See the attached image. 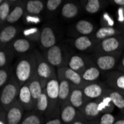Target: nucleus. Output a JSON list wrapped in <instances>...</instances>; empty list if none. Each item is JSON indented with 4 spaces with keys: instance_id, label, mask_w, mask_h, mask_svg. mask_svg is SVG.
<instances>
[{
    "instance_id": "47",
    "label": "nucleus",
    "mask_w": 124,
    "mask_h": 124,
    "mask_svg": "<svg viewBox=\"0 0 124 124\" xmlns=\"http://www.w3.org/2000/svg\"><path fill=\"white\" fill-rule=\"evenodd\" d=\"M122 113H123V115H124V111H123V112H122Z\"/></svg>"
},
{
    "instance_id": "22",
    "label": "nucleus",
    "mask_w": 124,
    "mask_h": 124,
    "mask_svg": "<svg viewBox=\"0 0 124 124\" xmlns=\"http://www.w3.org/2000/svg\"><path fill=\"white\" fill-rule=\"evenodd\" d=\"M31 48V42L24 38L17 39L14 41L12 43V49L15 54H20V55H25L28 53Z\"/></svg>"
},
{
    "instance_id": "41",
    "label": "nucleus",
    "mask_w": 124,
    "mask_h": 124,
    "mask_svg": "<svg viewBox=\"0 0 124 124\" xmlns=\"http://www.w3.org/2000/svg\"><path fill=\"white\" fill-rule=\"evenodd\" d=\"M1 117H0V124H8L6 119V111L5 109L1 108Z\"/></svg>"
},
{
    "instance_id": "35",
    "label": "nucleus",
    "mask_w": 124,
    "mask_h": 124,
    "mask_svg": "<svg viewBox=\"0 0 124 124\" xmlns=\"http://www.w3.org/2000/svg\"><path fill=\"white\" fill-rule=\"evenodd\" d=\"M20 124H42V119L37 114H31L24 117Z\"/></svg>"
},
{
    "instance_id": "17",
    "label": "nucleus",
    "mask_w": 124,
    "mask_h": 124,
    "mask_svg": "<svg viewBox=\"0 0 124 124\" xmlns=\"http://www.w3.org/2000/svg\"><path fill=\"white\" fill-rule=\"evenodd\" d=\"M39 41L42 47L46 50L55 46L57 39L51 28L45 27L42 28L39 35Z\"/></svg>"
},
{
    "instance_id": "34",
    "label": "nucleus",
    "mask_w": 124,
    "mask_h": 124,
    "mask_svg": "<svg viewBox=\"0 0 124 124\" xmlns=\"http://www.w3.org/2000/svg\"><path fill=\"white\" fill-rule=\"evenodd\" d=\"M100 8V0H88L85 9L88 14H94L98 12Z\"/></svg>"
},
{
    "instance_id": "42",
    "label": "nucleus",
    "mask_w": 124,
    "mask_h": 124,
    "mask_svg": "<svg viewBox=\"0 0 124 124\" xmlns=\"http://www.w3.org/2000/svg\"><path fill=\"white\" fill-rule=\"evenodd\" d=\"M114 2L121 7H124V0H113Z\"/></svg>"
},
{
    "instance_id": "16",
    "label": "nucleus",
    "mask_w": 124,
    "mask_h": 124,
    "mask_svg": "<svg viewBox=\"0 0 124 124\" xmlns=\"http://www.w3.org/2000/svg\"><path fill=\"white\" fill-rule=\"evenodd\" d=\"M81 113L71 104L68 103L60 106V117L63 124H71L78 119V114Z\"/></svg>"
},
{
    "instance_id": "21",
    "label": "nucleus",
    "mask_w": 124,
    "mask_h": 124,
    "mask_svg": "<svg viewBox=\"0 0 124 124\" xmlns=\"http://www.w3.org/2000/svg\"><path fill=\"white\" fill-rule=\"evenodd\" d=\"M28 87L31 91V95L35 101L38 99V97L40 96V94L43 92V86L42 85V83L38 77L37 73L33 75V77L31 79V80L28 82Z\"/></svg>"
},
{
    "instance_id": "24",
    "label": "nucleus",
    "mask_w": 124,
    "mask_h": 124,
    "mask_svg": "<svg viewBox=\"0 0 124 124\" xmlns=\"http://www.w3.org/2000/svg\"><path fill=\"white\" fill-rule=\"evenodd\" d=\"M120 34V32L115 28L112 26H104L102 28H100L97 31V32L95 33V37L97 39L101 41L108 37H115Z\"/></svg>"
},
{
    "instance_id": "31",
    "label": "nucleus",
    "mask_w": 124,
    "mask_h": 124,
    "mask_svg": "<svg viewBox=\"0 0 124 124\" xmlns=\"http://www.w3.org/2000/svg\"><path fill=\"white\" fill-rule=\"evenodd\" d=\"M13 74L14 71L10 66L0 68V86H1V88L9 82Z\"/></svg>"
},
{
    "instance_id": "12",
    "label": "nucleus",
    "mask_w": 124,
    "mask_h": 124,
    "mask_svg": "<svg viewBox=\"0 0 124 124\" xmlns=\"http://www.w3.org/2000/svg\"><path fill=\"white\" fill-rule=\"evenodd\" d=\"M106 83L112 89L124 92V73L118 70L107 73Z\"/></svg>"
},
{
    "instance_id": "45",
    "label": "nucleus",
    "mask_w": 124,
    "mask_h": 124,
    "mask_svg": "<svg viewBox=\"0 0 124 124\" xmlns=\"http://www.w3.org/2000/svg\"><path fill=\"white\" fill-rule=\"evenodd\" d=\"M8 1H10V2H15V1H16V0H8Z\"/></svg>"
},
{
    "instance_id": "28",
    "label": "nucleus",
    "mask_w": 124,
    "mask_h": 124,
    "mask_svg": "<svg viewBox=\"0 0 124 124\" xmlns=\"http://www.w3.org/2000/svg\"><path fill=\"white\" fill-rule=\"evenodd\" d=\"M76 30L80 33L82 36H88L93 32L94 25L92 22L87 20H80L76 24Z\"/></svg>"
},
{
    "instance_id": "2",
    "label": "nucleus",
    "mask_w": 124,
    "mask_h": 124,
    "mask_svg": "<svg viewBox=\"0 0 124 124\" xmlns=\"http://www.w3.org/2000/svg\"><path fill=\"white\" fill-rule=\"evenodd\" d=\"M123 52L105 54V53H94L90 56V59L93 63L102 71L108 73L117 69V67Z\"/></svg>"
},
{
    "instance_id": "29",
    "label": "nucleus",
    "mask_w": 124,
    "mask_h": 124,
    "mask_svg": "<svg viewBox=\"0 0 124 124\" xmlns=\"http://www.w3.org/2000/svg\"><path fill=\"white\" fill-rule=\"evenodd\" d=\"M26 10L30 14H39L43 8V2L40 0H29L26 3Z\"/></svg>"
},
{
    "instance_id": "23",
    "label": "nucleus",
    "mask_w": 124,
    "mask_h": 124,
    "mask_svg": "<svg viewBox=\"0 0 124 124\" xmlns=\"http://www.w3.org/2000/svg\"><path fill=\"white\" fill-rule=\"evenodd\" d=\"M94 46V42L88 36L79 37L74 41V47L79 51H88Z\"/></svg>"
},
{
    "instance_id": "32",
    "label": "nucleus",
    "mask_w": 124,
    "mask_h": 124,
    "mask_svg": "<svg viewBox=\"0 0 124 124\" xmlns=\"http://www.w3.org/2000/svg\"><path fill=\"white\" fill-rule=\"evenodd\" d=\"M12 51H8L6 49H1L0 51V68L10 66L14 58Z\"/></svg>"
},
{
    "instance_id": "38",
    "label": "nucleus",
    "mask_w": 124,
    "mask_h": 124,
    "mask_svg": "<svg viewBox=\"0 0 124 124\" xmlns=\"http://www.w3.org/2000/svg\"><path fill=\"white\" fill-rule=\"evenodd\" d=\"M62 0H48L46 2V7L48 10L54 11L57 10L62 3Z\"/></svg>"
},
{
    "instance_id": "40",
    "label": "nucleus",
    "mask_w": 124,
    "mask_h": 124,
    "mask_svg": "<svg viewBox=\"0 0 124 124\" xmlns=\"http://www.w3.org/2000/svg\"><path fill=\"white\" fill-rule=\"evenodd\" d=\"M60 116V115H59ZM54 117L50 120H47L46 124H62V122L60 119V117Z\"/></svg>"
},
{
    "instance_id": "9",
    "label": "nucleus",
    "mask_w": 124,
    "mask_h": 124,
    "mask_svg": "<svg viewBox=\"0 0 124 124\" xmlns=\"http://www.w3.org/2000/svg\"><path fill=\"white\" fill-rule=\"evenodd\" d=\"M57 72L61 74L66 80H68L71 83V85L74 87L83 88L87 84V83L84 81V80L83 79L80 73H78L72 70L67 65L60 68V69H57Z\"/></svg>"
},
{
    "instance_id": "36",
    "label": "nucleus",
    "mask_w": 124,
    "mask_h": 124,
    "mask_svg": "<svg viewBox=\"0 0 124 124\" xmlns=\"http://www.w3.org/2000/svg\"><path fill=\"white\" fill-rule=\"evenodd\" d=\"M96 120H98V124H114L117 120L115 116L112 115V113L102 114V115Z\"/></svg>"
},
{
    "instance_id": "44",
    "label": "nucleus",
    "mask_w": 124,
    "mask_h": 124,
    "mask_svg": "<svg viewBox=\"0 0 124 124\" xmlns=\"http://www.w3.org/2000/svg\"><path fill=\"white\" fill-rule=\"evenodd\" d=\"M114 124H124V117L117 120Z\"/></svg>"
},
{
    "instance_id": "43",
    "label": "nucleus",
    "mask_w": 124,
    "mask_h": 124,
    "mask_svg": "<svg viewBox=\"0 0 124 124\" xmlns=\"http://www.w3.org/2000/svg\"><path fill=\"white\" fill-rule=\"evenodd\" d=\"M71 124H86L84 121L83 120H79V119H77L76 120H74Z\"/></svg>"
},
{
    "instance_id": "14",
    "label": "nucleus",
    "mask_w": 124,
    "mask_h": 124,
    "mask_svg": "<svg viewBox=\"0 0 124 124\" xmlns=\"http://www.w3.org/2000/svg\"><path fill=\"white\" fill-rule=\"evenodd\" d=\"M57 78L59 80V103L61 106L69 103L71 92L73 88L71 83L60 73L57 72Z\"/></svg>"
},
{
    "instance_id": "4",
    "label": "nucleus",
    "mask_w": 124,
    "mask_h": 124,
    "mask_svg": "<svg viewBox=\"0 0 124 124\" xmlns=\"http://www.w3.org/2000/svg\"><path fill=\"white\" fill-rule=\"evenodd\" d=\"M34 54L36 57V72L43 88H45L50 79L57 75V71L47 62L44 56L37 51H35Z\"/></svg>"
},
{
    "instance_id": "46",
    "label": "nucleus",
    "mask_w": 124,
    "mask_h": 124,
    "mask_svg": "<svg viewBox=\"0 0 124 124\" xmlns=\"http://www.w3.org/2000/svg\"><path fill=\"white\" fill-rule=\"evenodd\" d=\"M4 2V0H0V2H1V3H2Z\"/></svg>"
},
{
    "instance_id": "37",
    "label": "nucleus",
    "mask_w": 124,
    "mask_h": 124,
    "mask_svg": "<svg viewBox=\"0 0 124 124\" xmlns=\"http://www.w3.org/2000/svg\"><path fill=\"white\" fill-rule=\"evenodd\" d=\"M10 5L8 2H3L0 5V19L1 21H5L9 16L10 11Z\"/></svg>"
},
{
    "instance_id": "8",
    "label": "nucleus",
    "mask_w": 124,
    "mask_h": 124,
    "mask_svg": "<svg viewBox=\"0 0 124 124\" xmlns=\"http://www.w3.org/2000/svg\"><path fill=\"white\" fill-rule=\"evenodd\" d=\"M106 85L100 82L87 83L83 88V91L86 100L88 101L94 100L102 97L106 94V92L108 87Z\"/></svg>"
},
{
    "instance_id": "39",
    "label": "nucleus",
    "mask_w": 124,
    "mask_h": 124,
    "mask_svg": "<svg viewBox=\"0 0 124 124\" xmlns=\"http://www.w3.org/2000/svg\"><path fill=\"white\" fill-rule=\"evenodd\" d=\"M117 70L124 73V51L123 52L121 57H120V59L119 60V62H118V65L117 67Z\"/></svg>"
},
{
    "instance_id": "25",
    "label": "nucleus",
    "mask_w": 124,
    "mask_h": 124,
    "mask_svg": "<svg viewBox=\"0 0 124 124\" xmlns=\"http://www.w3.org/2000/svg\"><path fill=\"white\" fill-rule=\"evenodd\" d=\"M16 33V28L14 25H8L5 27L0 33V42L2 45L10 42L14 39Z\"/></svg>"
},
{
    "instance_id": "27",
    "label": "nucleus",
    "mask_w": 124,
    "mask_h": 124,
    "mask_svg": "<svg viewBox=\"0 0 124 124\" xmlns=\"http://www.w3.org/2000/svg\"><path fill=\"white\" fill-rule=\"evenodd\" d=\"M49 108V100L46 91V88H44L42 93L38 97L36 101V108L39 114H44L48 112Z\"/></svg>"
},
{
    "instance_id": "33",
    "label": "nucleus",
    "mask_w": 124,
    "mask_h": 124,
    "mask_svg": "<svg viewBox=\"0 0 124 124\" xmlns=\"http://www.w3.org/2000/svg\"><path fill=\"white\" fill-rule=\"evenodd\" d=\"M24 14V10L21 6H16L12 11H10L6 21L8 23H14L17 22Z\"/></svg>"
},
{
    "instance_id": "3",
    "label": "nucleus",
    "mask_w": 124,
    "mask_h": 124,
    "mask_svg": "<svg viewBox=\"0 0 124 124\" xmlns=\"http://www.w3.org/2000/svg\"><path fill=\"white\" fill-rule=\"evenodd\" d=\"M20 87L21 86L17 81L14 72V74L11 77L9 82L1 89V94H0L1 108L7 110L11 105H13L18 100Z\"/></svg>"
},
{
    "instance_id": "6",
    "label": "nucleus",
    "mask_w": 124,
    "mask_h": 124,
    "mask_svg": "<svg viewBox=\"0 0 124 124\" xmlns=\"http://www.w3.org/2000/svg\"><path fill=\"white\" fill-rule=\"evenodd\" d=\"M124 51V38L117 35L100 41L94 52L112 54Z\"/></svg>"
},
{
    "instance_id": "11",
    "label": "nucleus",
    "mask_w": 124,
    "mask_h": 124,
    "mask_svg": "<svg viewBox=\"0 0 124 124\" xmlns=\"http://www.w3.org/2000/svg\"><path fill=\"white\" fill-rule=\"evenodd\" d=\"M93 64V62L89 57H84L82 55L74 54L69 57L67 66L72 70L82 74L83 71L90 65Z\"/></svg>"
},
{
    "instance_id": "13",
    "label": "nucleus",
    "mask_w": 124,
    "mask_h": 124,
    "mask_svg": "<svg viewBox=\"0 0 124 124\" xmlns=\"http://www.w3.org/2000/svg\"><path fill=\"white\" fill-rule=\"evenodd\" d=\"M18 100L26 111H31L36 108V101L31 95L28 82L20 87Z\"/></svg>"
},
{
    "instance_id": "48",
    "label": "nucleus",
    "mask_w": 124,
    "mask_h": 124,
    "mask_svg": "<svg viewBox=\"0 0 124 124\" xmlns=\"http://www.w3.org/2000/svg\"><path fill=\"white\" fill-rule=\"evenodd\" d=\"M123 94H124V92H123Z\"/></svg>"
},
{
    "instance_id": "15",
    "label": "nucleus",
    "mask_w": 124,
    "mask_h": 124,
    "mask_svg": "<svg viewBox=\"0 0 124 124\" xmlns=\"http://www.w3.org/2000/svg\"><path fill=\"white\" fill-rule=\"evenodd\" d=\"M80 111L87 120H94L102 115L99 109L97 99L87 101Z\"/></svg>"
},
{
    "instance_id": "10",
    "label": "nucleus",
    "mask_w": 124,
    "mask_h": 124,
    "mask_svg": "<svg viewBox=\"0 0 124 124\" xmlns=\"http://www.w3.org/2000/svg\"><path fill=\"white\" fill-rule=\"evenodd\" d=\"M25 108L17 100L11 105L6 111V119L8 124H20L24 117Z\"/></svg>"
},
{
    "instance_id": "1",
    "label": "nucleus",
    "mask_w": 124,
    "mask_h": 124,
    "mask_svg": "<svg viewBox=\"0 0 124 124\" xmlns=\"http://www.w3.org/2000/svg\"><path fill=\"white\" fill-rule=\"evenodd\" d=\"M14 72L20 86L28 82L37 73L34 53L19 57L14 65Z\"/></svg>"
},
{
    "instance_id": "49",
    "label": "nucleus",
    "mask_w": 124,
    "mask_h": 124,
    "mask_svg": "<svg viewBox=\"0 0 124 124\" xmlns=\"http://www.w3.org/2000/svg\"><path fill=\"white\" fill-rule=\"evenodd\" d=\"M123 25H124V23H123Z\"/></svg>"
},
{
    "instance_id": "18",
    "label": "nucleus",
    "mask_w": 124,
    "mask_h": 124,
    "mask_svg": "<svg viewBox=\"0 0 124 124\" xmlns=\"http://www.w3.org/2000/svg\"><path fill=\"white\" fill-rule=\"evenodd\" d=\"M87 101L88 100L84 95L83 88L73 87L70 94L69 103L71 104L74 107H75L78 111H80Z\"/></svg>"
},
{
    "instance_id": "7",
    "label": "nucleus",
    "mask_w": 124,
    "mask_h": 124,
    "mask_svg": "<svg viewBox=\"0 0 124 124\" xmlns=\"http://www.w3.org/2000/svg\"><path fill=\"white\" fill-rule=\"evenodd\" d=\"M44 57L52 67L57 69L67 65L68 60L69 57H66L64 51L60 46L55 45L46 51Z\"/></svg>"
},
{
    "instance_id": "5",
    "label": "nucleus",
    "mask_w": 124,
    "mask_h": 124,
    "mask_svg": "<svg viewBox=\"0 0 124 124\" xmlns=\"http://www.w3.org/2000/svg\"><path fill=\"white\" fill-rule=\"evenodd\" d=\"M59 80L57 75L51 77L46 85V91L49 100V108L47 112L48 115H53L57 112V108L59 103Z\"/></svg>"
},
{
    "instance_id": "26",
    "label": "nucleus",
    "mask_w": 124,
    "mask_h": 124,
    "mask_svg": "<svg viewBox=\"0 0 124 124\" xmlns=\"http://www.w3.org/2000/svg\"><path fill=\"white\" fill-rule=\"evenodd\" d=\"M97 101H98L99 109L100 111L101 112V114L112 113V111H114L115 108H116L106 94H105L102 97L97 99Z\"/></svg>"
},
{
    "instance_id": "19",
    "label": "nucleus",
    "mask_w": 124,
    "mask_h": 124,
    "mask_svg": "<svg viewBox=\"0 0 124 124\" xmlns=\"http://www.w3.org/2000/svg\"><path fill=\"white\" fill-rule=\"evenodd\" d=\"M101 74H102V71L94 63L87 67L81 74L83 79L87 83L97 82Z\"/></svg>"
},
{
    "instance_id": "30",
    "label": "nucleus",
    "mask_w": 124,
    "mask_h": 124,
    "mask_svg": "<svg viewBox=\"0 0 124 124\" xmlns=\"http://www.w3.org/2000/svg\"><path fill=\"white\" fill-rule=\"evenodd\" d=\"M62 16L66 19H72L75 17L78 14V8L74 3H65L61 10Z\"/></svg>"
},
{
    "instance_id": "20",
    "label": "nucleus",
    "mask_w": 124,
    "mask_h": 124,
    "mask_svg": "<svg viewBox=\"0 0 124 124\" xmlns=\"http://www.w3.org/2000/svg\"><path fill=\"white\" fill-rule=\"evenodd\" d=\"M106 94L108 96L115 106L123 112L124 111V94L109 87H108Z\"/></svg>"
}]
</instances>
